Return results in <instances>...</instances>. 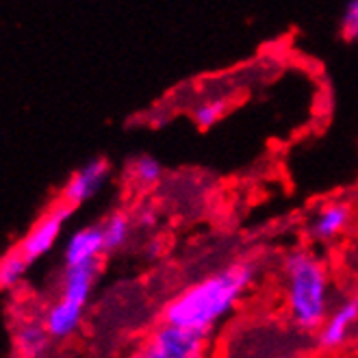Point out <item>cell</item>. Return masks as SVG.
<instances>
[{
	"label": "cell",
	"instance_id": "obj_1",
	"mask_svg": "<svg viewBox=\"0 0 358 358\" xmlns=\"http://www.w3.org/2000/svg\"><path fill=\"white\" fill-rule=\"evenodd\" d=\"M259 267L250 259H239L220 271L185 287L161 308V322L213 334V330L233 315L245 293L255 287Z\"/></svg>",
	"mask_w": 358,
	"mask_h": 358
},
{
	"label": "cell",
	"instance_id": "obj_2",
	"mask_svg": "<svg viewBox=\"0 0 358 358\" xmlns=\"http://www.w3.org/2000/svg\"><path fill=\"white\" fill-rule=\"evenodd\" d=\"M282 306L289 324L302 332H317L334 306L330 269L308 248H296L282 259Z\"/></svg>",
	"mask_w": 358,
	"mask_h": 358
},
{
	"label": "cell",
	"instance_id": "obj_3",
	"mask_svg": "<svg viewBox=\"0 0 358 358\" xmlns=\"http://www.w3.org/2000/svg\"><path fill=\"white\" fill-rule=\"evenodd\" d=\"M135 352L139 358H210L213 336L161 322L145 334Z\"/></svg>",
	"mask_w": 358,
	"mask_h": 358
},
{
	"label": "cell",
	"instance_id": "obj_4",
	"mask_svg": "<svg viewBox=\"0 0 358 358\" xmlns=\"http://www.w3.org/2000/svg\"><path fill=\"white\" fill-rule=\"evenodd\" d=\"M358 332V296H343L334 302L326 322L315 332L317 348L324 352L343 350Z\"/></svg>",
	"mask_w": 358,
	"mask_h": 358
},
{
	"label": "cell",
	"instance_id": "obj_5",
	"mask_svg": "<svg viewBox=\"0 0 358 358\" xmlns=\"http://www.w3.org/2000/svg\"><path fill=\"white\" fill-rule=\"evenodd\" d=\"M70 215H72V206L59 200L33 224L27 237L17 243V250L27 257L29 263H33L39 257H44L46 252L57 243L61 230H63V224H66V220H70Z\"/></svg>",
	"mask_w": 358,
	"mask_h": 358
},
{
	"label": "cell",
	"instance_id": "obj_6",
	"mask_svg": "<svg viewBox=\"0 0 358 358\" xmlns=\"http://www.w3.org/2000/svg\"><path fill=\"white\" fill-rule=\"evenodd\" d=\"M352 222V204L345 200H326L315 206L306 220V233L317 243H332L339 239Z\"/></svg>",
	"mask_w": 358,
	"mask_h": 358
},
{
	"label": "cell",
	"instance_id": "obj_7",
	"mask_svg": "<svg viewBox=\"0 0 358 358\" xmlns=\"http://www.w3.org/2000/svg\"><path fill=\"white\" fill-rule=\"evenodd\" d=\"M111 174V165L107 159L102 157H96V159H90L85 165H80L78 170L68 178L66 187H63V194H61V200L70 204L72 208L87 202L90 198H94L102 185L107 182Z\"/></svg>",
	"mask_w": 358,
	"mask_h": 358
},
{
	"label": "cell",
	"instance_id": "obj_8",
	"mask_svg": "<svg viewBox=\"0 0 358 358\" xmlns=\"http://www.w3.org/2000/svg\"><path fill=\"white\" fill-rule=\"evenodd\" d=\"M100 273V261L83 263V265H66L61 278V298L72 304L85 306L92 298L94 285Z\"/></svg>",
	"mask_w": 358,
	"mask_h": 358
},
{
	"label": "cell",
	"instance_id": "obj_9",
	"mask_svg": "<svg viewBox=\"0 0 358 358\" xmlns=\"http://www.w3.org/2000/svg\"><path fill=\"white\" fill-rule=\"evenodd\" d=\"M102 255H104V239H102L100 224L83 226L74 230L66 243V250H63L66 265L94 263V261H100Z\"/></svg>",
	"mask_w": 358,
	"mask_h": 358
},
{
	"label": "cell",
	"instance_id": "obj_10",
	"mask_svg": "<svg viewBox=\"0 0 358 358\" xmlns=\"http://www.w3.org/2000/svg\"><path fill=\"white\" fill-rule=\"evenodd\" d=\"M83 310H85V306L72 304L63 298L50 304L44 320H41L50 334V339H66V336L74 334L83 322Z\"/></svg>",
	"mask_w": 358,
	"mask_h": 358
},
{
	"label": "cell",
	"instance_id": "obj_11",
	"mask_svg": "<svg viewBox=\"0 0 358 358\" xmlns=\"http://www.w3.org/2000/svg\"><path fill=\"white\" fill-rule=\"evenodd\" d=\"M48 339H50V334L44 322H35V320L22 322L15 328V334H13L15 354L20 358H39L48 348Z\"/></svg>",
	"mask_w": 358,
	"mask_h": 358
},
{
	"label": "cell",
	"instance_id": "obj_12",
	"mask_svg": "<svg viewBox=\"0 0 358 358\" xmlns=\"http://www.w3.org/2000/svg\"><path fill=\"white\" fill-rule=\"evenodd\" d=\"M133 217L115 210L107 220L100 224L102 228V239H104V252H115L126 245V241L131 239L133 233Z\"/></svg>",
	"mask_w": 358,
	"mask_h": 358
},
{
	"label": "cell",
	"instance_id": "obj_13",
	"mask_svg": "<svg viewBox=\"0 0 358 358\" xmlns=\"http://www.w3.org/2000/svg\"><path fill=\"white\" fill-rule=\"evenodd\" d=\"M129 178L139 189H150L163 178V165L152 155H139L129 163Z\"/></svg>",
	"mask_w": 358,
	"mask_h": 358
},
{
	"label": "cell",
	"instance_id": "obj_14",
	"mask_svg": "<svg viewBox=\"0 0 358 358\" xmlns=\"http://www.w3.org/2000/svg\"><path fill=\"white\" fill-rule=\"evenodd\" d=\"M31 263L27 261V257L15 248H11L5 257H0V289H11L15 287L20 280L24 278L27 267Z\"/></svg>",
	"mask_w": 358,
	"mask_h": 358
},
{
	"label": "cell",
	"instance_id": "obj_15",
	"mask_svg": "<svg viewBox=\"0 0 358 358\" xmlns=\"http://www.w3.org/2000/svg\"><path fill=\"white\" fill-rule=\"evenodd\" d=\"M228 107H230V100L224 96H213L208 100H202L194 109V122L200 129H210V126H215L228 113Z\"/></svg>",
	"mask_w": 358,
	"mask_h": 358
},
{
	"label": "cell",
	"instance_id": "obj_16",
	"mask_svg": "<svg viewBox=\"0 0 358 358\" xmlns=\"http://www.w3.org/2000/svg\"><path fill=\"white\" fill-rule=\"evenodd\" d=\"M341 35L348 41H358V0L345 5L341 15Z\"/></svg>",
	"mask_w": 358,
	"mask_h": 358
},
{
	"label": "cell",
	"instance_id": "obj_17",
	"mask_svg": "<svg viewBox=\"0 0 358 358\" xmlns=\"http://www.w3.org/2000/svg\"><path fill=\"white\" fill-rule=\"evenodd\" d=\"M133 222L139 224V226H152V224L157 222V215H155V210H152V208H141L139 213L133 217Z\"/></svg>",
	"mask_w": 358,
	"mask_h": 358
},
{
	"label": "cell",
	"instance_id": "obj_18",
	"mask_svg": "<svg viewBox=\"0 0 358 358\" xmlns=\"http://www.w3.org/2000/svg\"><path fill=\"white\" fill-rule=\"evenodd\" d=\"M129 358H139V356H137V352H133V354H131Z\"/></svg>",
	"mask_w": 358,
	"mask_h": 358
}]
</instances>
